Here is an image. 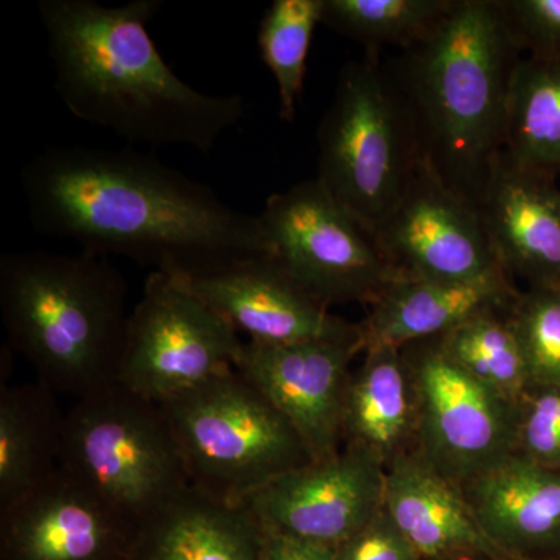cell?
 I'll return each instance as SVG.
<instances>
[{
	"label": "cell",
	"instance_id": "cell-1",
	"mask_svg": "<svg viewBox=\"0 0 560 560\" xmlns=\"http://www.w3.org/2000/svg\"><path fill=\"white\" fill-rule=\"evenodd\" d=\"M21 186L36 232L105 259L191 279L271 256L259 215L139 151L49 147Z\"/></svg>",
	"mask_w": 560,
	"mask_h": 560
},
{
	"label": "cell",
	"instance_id": "cell-2",
	"mask_svg": "<svg viewBox=\"0 0 560 560\" xmlns=\"http://www.w3.org/2000/svg\"><path fill=\"white\" fill-rule=\"evenodd\" d=\"M161 5L40 0L55 91L77 119L128 142L208 153L245 119V101L205 94L173 72L149 33Z\"/></svg>",
	"mask_w": 560,
	"mask_h": 560
},
{
	"label": "cell",
	"instance_id": "cell-3",
	"mask_svg": "<svg viewBox=\"0 0 560 560\" xmlns=\"http://www.w3.org/2000/svg\"><path fill=\"white\" fill-rule=\"evenodd\" d=\"M521 55L500 0H455L393 72L410 109L420 160L474 206L503 151Z\"/></svg>",
	"mask_w": 560,
	"mask_h": 560
},
{
	"label": "cell",
	"instance_id": "cell-4",
	"mask_svg": "<svg viewBox=\"0 0 560 560\" xmlns=\"http://www.w3.org/2000/svg\"><path fill=\"white\" fill-rule=\"evenodd\" d=\"M0 312L10 349L58 396L79 400L117 385L130 313L127 282L105 257L2 254Z\"/></svg>",
	"mask_w": 560,
	"mask_h": 560
},
{
	"label": "cell",
	"instance_id": "cell-5",
	"mask_svg": "<svg viewBox=\"0 0 560 560\" xmlns=\"http://www.w3.org/2000/svg\"><path fill=\"white\" fill-rule=\"evenodd\" d=\"M60 469L135 528L191 486L161 405L120 385L66 411Z\"/></svg>",
	"mask_w": 560,
	"mask_h": 560
},
{
	"label": "cell",
	"instance_id": "cell-6",
	"mask_svg": "<svg viewBox=\"0 0 560 560\" xmlns=\"http://www.w3.org/2000/svg\"><path fill=\"white\" fill-rule=\"evenodd\" d=\"M316 138V179L375 234L420 160L410 109L377 51L341 69Z\"/></svg>",
	"mask_w": 560,
	"mask_h": 560
},
{
	"label": "cell",
	"instance_id": "cell-7",
	"mask_svg": "<svg viewBox=\"0 0 560 560\" xmlns=\"http://www.w3.org/2000/svg\"><path fill=\"white\" fill-rule=\"evenodd\" d=\"M190 485L243 504L276 478L312 463L296 431L237 370L160 404Z\"/></svg>",
	"mask_w": 560,
	"mask_h": 560
},
{
	"label": "cell",
	"instance_id": "cell-8",
	"mask_svg": "<svg viewBox=\"0 0 560 560\" xmlns=\"http://www.w3.org/2000/svg\"><path fill=\"white\" fill-rule=\"evenodd\" d=\"M259 220L271 257L329 308L349 302L371 307L400 279L377 235L316 178L271 195Z\"/></svg>",
	"mask_w": 560,
	"mask_h": 560
},
{
	"label": "cell",
	"instance_id": "cell-9",
	"mask_svg": "<svg viewBox=\"0 0 560 560\" xmlns=\"http://www.w3.org/2000/svg\"><path fill=\"white\" fill-rule=\"evenodd\" d=\"M243 342L186 279L151 271L128 318L117 385L162 404L235 370Z\"/></svg>",
	"mask_w": 560,
	"mask_h": 560
},
{
	"label": "cell",
	"instance_id": "cell-10",
	"mask_svg": "<svg viewBox=\"0 0 560 560\" xmlns=\"http://www.w3.org/2000/svg\"><path fill=\"white\" fill-rule=\"evenodd\" d=\"M416 396L415 451L466 485L515 448L517 408L475 381L434 340L401 348Z\"/></svg>",
	"mask_w": 560,
	"mask_h": 560
},
{
	"label": "cell",
	"instance_id": "cell-11",
	"mask_svg": "<svg viewBox=\"0 0 560 560\" xmlns=\"http://www.w3.org/2000/svg\"><path fill=\"white\" fill-rule=\"evenodd\" d=\"M375 235L401 279L469 282L503 270L477 206L422 160Z\"/></svg>",
	"mask_w": 560,
	"mask_h": 560
},
{
	"label": "cell",
	"instance_id": "cell-12",
	"mask_svg": "<svg viewBox=\"0 0 560 560\" xmlns=\"http://www.w3.org/2000/svg\"><path fill=\"white\" fill-rule=\"evenodd\" d=\"M386 467L345 445L334 458L312 460L245 501L260 528L338 547L385 508Z\"/></svg>",
	"mask_w": 560,
	"mask_h": 560
},
{
	"label": "cell",
	"instance_id": "cell-13",
	"mask_svg": "<svg viewBox=\"0 0 560 560\" xmlns=\"http://www.w3.org/2000/svg\"><path fill=\"white\" fill-rule=\"evenodd\" d=\"M364 341L296 345L243 342L235 370L264 394L296 431L312 460L342 451V412L350 364Z\"/></svg>",
	"mask_w": 560,
	"mask_h": 560
},
{
	"label": "cell",
	"instance_id": "cell-14",
	"mask_svg": "<svg viewBox=\"0 0 560 560\" xmlns=\"http://www.w3.org/2000/svg\"><path fill=\"white\" fill-rule=\"evenodd\" d=\"M184 279L249 342L364 341L360 324L330 313L275 257H254L212 275Z\"/></svg>",
	"mask_w": 560,
	"mask_h": 560
},
{
	"label": "cell",
	"instance_id": "cell-15",
	"mask_svg": "<svg viewBox=\"0 0 560 560\" xmlns=\"http://www.w3.org/2000/svg\"><path fill=\"white\" fill-rule=\"evenodd\" d=\"M135 530L60 469L0 511V560H130Z\"/></svg>",
	"mask_w": 560,
	"mask_h": 560
},
{
	"label": "cell",
	"instance_id": "cell-16",
	"mask_svg": "<svg viewBox=\"0 0 560 560\" xmlns=\"http://www.w3.org/2000/svg\"><path fill=\"white\" fill-rule=\"evenodd\" d=\"M497 260L534 287L560 285V190L500 153L478 201Z\"/></svg>",
	"mask_w": 560,
	"mask_h": 560
},
{
	"label": "cell",
	"instance_id": "cell-17",
	"mask_svg": "<svg viewBox=\"0 0 560 560\" xmlns=\"http://www.w3.org/2000/svg\"><path fill=\"white\" fill-rule=\"evenodd\" d=\"M459 489L504 558L560 560V470L512 452Z\"/></svg>",
	"mask_w": 560,
	"mask_h": 560
},
{
	"label": "cell",
	"instance_id": "cell-18",
	"mask_svg": "<svg viewBox=\"0 0 560 560\" xmlns=\"http://www.w3.org/2000/svg\"><path fill=\"white\" fill-rule=\"evenodd\" d=\"M385 510L422 560L463 556L510 560L482 533L458 486L415 448L386 467Z\"/></svg>",
	"mask_w": 560,
	"mask_h": 560
},
{
	"label": "cell",
	"instance_id": "cell-19",
	"mask_svg": "<svg viewBox=\"0 0 560 560\" xmlns=\"http://www.w3.org/2000/svg\"><path fill=\"white\" fill-rule=\"evenodd\" d=\"M518 294L503 270L469 282L397 279L360 324L364 349L440 338L475 316L508 311Z\"/></svg>",
	"mask_w": 560,
	"mask_h": 560
},
{
	"label": "cell",
	"instance_id": "cell-20",
	"mask_svg": "<svg viewBox=\"0 0 560 560\" xmlns=\"http://www.w3.org/2000/svg\"><path fill=\"white\" fill-rule=\"evenodd\" d=\"M261 528L245 504L189 486L136 526L130 560H261Z\"/></svg>",
	"mask_w": 560,
	"mask_h": 560
},
{
	"label": "cell",
	"instance_id": "cell-21",
	"mask_svg": "<svg viewBox=\"0 0 560 560\" xmlns=\"http://www.w3.org/2000/svg\"><path fill=\"white\" fill-rule=\"evenodd\" d=\"M416 442V396L401 349H364L350 375L342 412V447L370 453L388 467Z\"/></svg>",
	"mask_w": 560,
	"mask_h": 560
},
{
	"label": "cell",
	"instance_id": "cell-22",
	"mask_svg": "<svg viewBox=\"0 0 560 560\" xmlns=\"http://www.w3.org/2000/svg\"><path fill=\"white\" fill-rule=\"evenodd\" d=\"M44 383L0 385V511L60 470L65 411Z\"/></svg>",
	"mask_w": 560,
	"mask_h": 560
},
{
	"label": "cell",
	"instance_id": "cell-23",
	"mask_svg": "<svg viewBox=\"0 0 560 560\" xmlns=\"http://www.w3.org/2000/svg\"><path fill=\"white\" fill-rule=\"evenodd\" d=\"M501 153L525 171L560 175V61L526 57L515 66Z\"/></svg>",
	"mask_w": 560,
	"mask_h": 560
},
{
	"label": "cell",
	"instance_id": "cell-24",
	"mask_svg": "<svg viewBox=\"0 0 560 560\" xmlns=\"http://www.w3.org/2000/svg\"><path fill=\"white\" fill-rule=\"evenodd\" d=\"M508 311L475 316L433 340L475 381L518 405L528 394L529 378Z\"/></svg>",
	"mask_w": 560,
	"mask_h": 560
},
{
	"label": "cell",
	"instance_id": "cell-25",
	"mask_svg": "<svg viewBox=\"0 0 560 560\" xmlns=\"http://www.w3.org/2000/svg\"><path fill=\"white\" fill-rule=\"evenodd\" d=\"M453 5L455 0H323L320 22L366 51L408 50L429 38Z\"/></svg>",
	"mask_w": 560,
	"mask_h": 560
},
{
	"label": "cell",
	"instance_id": "cell-26",
	"mask_svg": "<svg viewBox=\"0 0 560 560\" xmlns=\"http://www.w3.org/2000/svg\"><path fill=\"white\" fill-rule=\"evenodd\" d=\"M323 16V0H275L260 21L261 60L278 84L280 119L293 121L304 86L313 32Z\"/></svg>",
	"mask_w": 560,
	"mask_h": 560
},
{
	"label": "cell",
	"instance_id": "cell-27",
	"mask_svg": "<svg viewBox=\"0 0 560 560\" xmlns=\"http://www.w3.org/2000/svg\"><path fill=\"white\" fill-rule=\"evenodd\" d=\"M506 318L521 346L529 389L560 388V285L518 294Z\"/></svg>",
	"mask_w": 560,
	"mask_h": 560
},
{
	"label": "cell",
	"instance_id": "cell-28",
	"mask_svg": "<svg viewBox=\"0 0 560 560\" xmlns=\"http://www.w3.org/2000/svg\"><path fill=\"white\" fill-rule=\"evenodd\" d=\"M514 452L560 470V388H533L523 397Z\"/></svg>",
	"mask_w": 560,
	"mask_h": 560
},
{
	"label": "cell",
	"instance_id": "cell-29",
	"mask_svg": "<svg viewBox=\"0 0 560 560\" xmlns=\"http://www.w3.org/2000/svg\"><path fill=\"white\" fill-rule=\"evenodd\" d=\"M518 49L529 58L560 61V0H500Z\"/></svg>",
	"mask_w": 560,
	"mask_h": 560
},
{
	"label": "cell",
	"instance_id": "cell-30",
	"mask_svg": "<svg viewBox=\"0 0 560 560\" xmlns=\"http://www.w3.org/2000/svg\"><path fill=\"white\" fill-rule=\"evenodd\" d=\"M337 560H422L383 508L359 533L337 547Z\"/></svg>",
	"mask_w": 560,
	"mask_h": 560
},
{
	"label": "cell",
	"instance_id": "cell-31",
	"mask_svg": "<svg viewBox=\"0 0 560 560\" xmlns=\"http://www.w3.org/2000/svg\"><path fill=\"white\" fill-rule=\"evenodd\" d=\"M261 560H337V547L261 528Z\"/></svg>",
	"mask_w": 560,
	"mask_h": 560
},
{
	"label": "cell",
	"instance_id": "cell-32",
	"mask_svg": "<svg viewBox=\"0 0 560 560\" xmlns=\"http://www.w3.org/2000/svg\"><path fill=\"white\" fill-rule=\"evenodd\" d=\"M442 560H493L486 556H463V558L442 559Z\"/></svg>",
	"mask_w": 560,
	"mask_h": 560
}]
</instances>
